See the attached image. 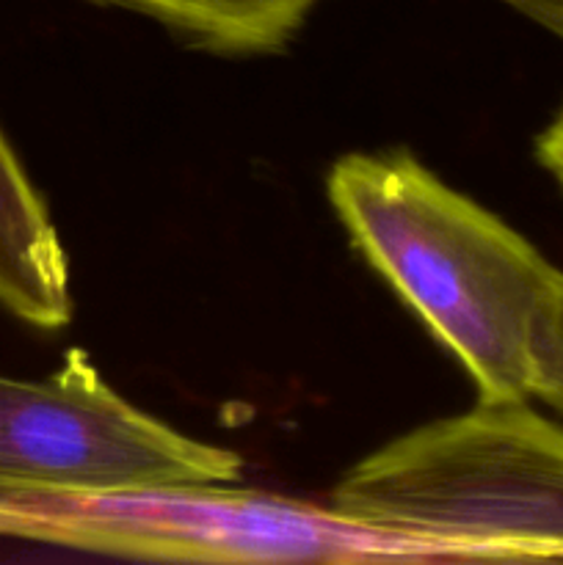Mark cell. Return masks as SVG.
<instances>
[{
	"label": "cell",
	"mask_w": 563,
	"mask_h": 565,
	"mask_svg": "<svg viewBox=\"0 0 563 565\" xmlns=\"http://www.w3.org/2000/svg\"><path fill=\"white\" fill-rule=\"evenodd\" d=\"M329 202L368 263L486 401H528L530 348L563 274L408 154H346Z\"/></svg>",
	"instance_id": "1"
},
{
	"label": "cell",
	"mask_w": 563,
	"mask_h": 565,
	"mask_svg": "<svg viewBox=\"0 0 563 565\" xmlns=\"http://www.w3.org/2000/svg\"><path fill=\"white\" fill-rule=\"evenodd\" d=\"M219 50L279 47L312 0H114Z\"/></svg>",
	"instance_id": "6"
},
{
	"label": "cell",
	"mask_w": 563,
	"mask_h": 565,
	"mask_svg": "<svg viewBox=\"0 0 563 565\" xmlns=\"http://www.w3.org/2000/svg\"><path fill=\"white\" fill-rule=\"evenodd\" d=\"M539 160L563 188V110L557 119L541 132L539 138Z\"/></svg>",
	"instance_id": "8"
},
{
	"label": "cell",
	"mask_w": 563,
	"mask_h": 565,
	"mask_svg": "<svg viewBox=\"0 0 563 565\" xmlns=\"http://www.w3.org/2000/svg\"><path fill=\"white\" fill-rule=\"evenodd\" d=\"M0 307L36 329L72 318L70 265L59 230L0 130Z\"/></svg>",
	"instance_id": "5"
},
{
	"label": "cell",
	"mask_w": 563,
	"mask_h": 565,
	"mask_svg": "<svg viewBox=\"0 0 563 565\" xmlns=\"http://www.w3.org/2000/svg\"><path fill=\"white\" fill-rule=\"evenodd\" d=\"M235 450L141 412L72 351L44 381L0 375V491L232 483Z\"/></svg>",
	"instance_id": "4"
},
{
	"label": "cell",
	"mask_w": 563,
	"mask_h": 565,
	"mask_svg": "<svg viewBox=\"0 0 563 565\" xmlns=\"http://www.w3.org/2000/svg\"><path fill=\"white\" fill-rule=\"evenodd\" d=\"M530 362V395L563 412V281L535 323Z\"/></svg>",
	"instance_id": "7"
},
{
	"label": "cell",
	"mask_w": 563,
	"mask_h": 565,
	"mask_svg": "<svg viewBox=\"0 0 563 565\" xmlns=\"http://www.w3.org/2000/svg\"><path fill=\"white\" fill-rule=\"evenodd\" d=\"M561 9H563V0H561Z\"/></svg>",
	"instance_id": "9"
},
{
	"label": "cell",
	"mask_w": 563,
	"mask_h": 565,
	"mask_svg": "<svg viewBox=\"0 0 563 565\" xmlns=\"http://www.w3.org/2000/svg\"><path fill=\"white\" fill-rule=\"evenodd\" d=\"M0 535L193 563H425L436 546L221 483L0 491Z\"/></svg>",
	"instance_id": "3"
},
{
	"label": "cell",
	"mask_w": 563,
	"mask_h": 565,
	"mask_svg": "<svg viewBox=\"0 0 563 565\" xmlns=\"http://www.w3.org/2000/svg\"><path fill=\"white\" fill-rule=\"evenodd\" d=\"M331 508L447 561H563V428L480 397L362 458Z\"/></svg>",
	"instance_id": "2"
}]
</instances>
